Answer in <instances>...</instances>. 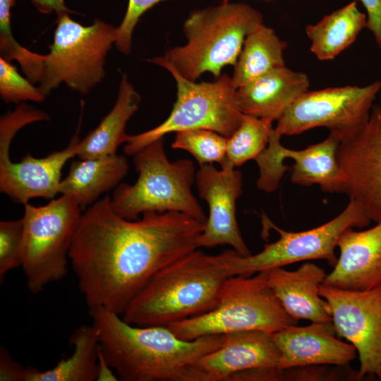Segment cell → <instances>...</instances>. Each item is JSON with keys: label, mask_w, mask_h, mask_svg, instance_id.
<instances>
[{"label": "cell", "mask_w": 381, "mask_h": 381, "mask_svg": "<svg viewBox=\"0 0 381 381\" xmlns=\"http://www.w3.org/2000/svg\"><path fill=\"white\" fill-rule=\"evenodd\" d=\"M102 353L122 381H196L193 365L224 334L185 340L168 327H140L102 307L89 308Z\"/></svg>", "instance_id": "7a4b0ae2"}, {"label": "cell", "mask_w": 381, "mask_h": 381, "mask_svg": "<svg viewBox=\"0 0 381 381\" xmlns=\"http://www.w3.org/2000/svg\"><path fill=\"white\" fill-rule=\"evenodd\" d=\"M140 102V95L123 75L113 108L99 125L81 140L77 156L81 159H87L116 153L119 146L128 140L126 125L138 111Z\"/></svg>", "instance_id": "603a6c76"}, {"label": "cell", "mask_w": 381, "mask_h": 381, "mask_svg": "<svg viewBox=\"0 0 381 381\" xmlns=\"http://www.w3.org/2000/svg\"><path fill=\"white\" fill-rule=\"evenodd\" d=\"M0 95L6 103L22 101L41 102L45 97L39 87L21 76L8 61L0 57Z\"/></svg>", "instance_id": "f546056e"}, {"label": "cell", "mask_w": 381, "mask_h": 381, "mask_svg": "<svg viewBox=\"0 0 381 381\" xmlns=\"http://www.w3.org/2000/svg\"><path fill=\"white\" fill-rule=\"evenodd\" d=\"M273 121L243 114L238 128L227 138L225 162L234 167L255 158L267 147Z\"/></svg>", "instance_id": "4316f807"}, {"label": "cell", "mask_w": 381, "mask_h": 381, "mask_svg": "<svg viewBox=\"0 0 381 381\" xmlns=\"http://www.w3.org/2000/svg\"><path fill=\"white\" fill-rule=\"evenodd\" d=\"M337 247L339 257L322 284L351 291L381 286V221L363 231L348 229Z\"/></svg>", "instance_id": "ac0fdd59"}, {"label": "cell", "mask_w": 381, "mask_h": 381, "mask_svg": "<svg viewBox=\"0 0 381 381\" xmlns=\"http://www.w3.org/2000/svg\"><path fill=\"white\" fill-rule=\"evenodd\" d=\"M49 115L25 104L14 111H8L0 119V158L9 156L11 143L16 133L23 126L40 121H47Z\"/></svg>", "instance_id": "1f68e13d"}, {"label": "cell", "mask_w": 381, "mask_h": 381, "mask_svg": "<svg viewBox=\"0 0 381 381\" xmlns=\"http://www.w3.org/2000/svg\"><path fill=\"white\" fill-rule=\"evenodd\" d=\"M110 202L106 195L82 213L69 261L88 308L121 315L155 274L199 248L205 224L174 211L128 220Z\"/></svg>", "instance_id": "6da1fadb"}, {"label": "cell", "mask_w": 381, "mask_h": 381, "mask_svg": "<svg viewBox=\"0 0 381 381\" xmlns=\"http://www.w3.org/2000/svg\"><path fill=\"white\" fill-rule=\"evenodd\" d=\"M174 78L177 97L169 117L157 127L128 135L125 154L133 156L166 134L193 129H208L229 138L238 128L243 114L235 102L231 78L224 73L214 82L195 83L182 77L170 66H164Z\"/></svg>", "instance_id": "9c48e42d"}, {"label": "cell", "mask_w": 381, "mask_h": 381, "mask_svg": "<svg viewBox=\"0 0 381 381\" xmlns=\"http://www.w3.org/2000/svg\"><path fill=\"white\" fill-rule=\"evenodd\" d=\"M81 214L80 207L66 195L45 205H24L21 267L32 294L42 291L66 275Z\"/></svg>", "instance_id": "ba28073f"}, {"label": "cell", "mask_w": 381, "mask_h": 381, "mask_svg": "<svg viewBox=\"0 0 381 381\" xmlns=\"http://www.w3.org/2000/svg\"><path fill=\"white\" fill-rule=\"evenodd\" d=\"M97 381H117L119 380L116 373H114V369L110 366L104 357L100 346L97 360Z\"/></svg>", "instance_id": "f35d334b"}, {"label": "cell", "mask_w": 381, "mask_h": 381, "mask_svg": "<svg viewBox=\"0 0 381 381\" xmlns=\"http://www.w3.org/2000/svg\"><path fill=\"white\" fill-rule=\"evenodd\" d=\"M128 169L126 157L116 153L74 160L68 175L61 181L59 193L70 196L84 208L94 204L102 193L116 188Z\"/></svg>", "instance_id": "7402d4cb"}, {"label": "cell", "mask_w": 381, "mask_h": 381, "mask_svg": "<svg viewBox=\"0 0 381 381\" xmlns=\"http://www.w3.org/2000/svg\"><path fill=\"white\" fill-rule=\"evenodd\" d=\"M264 272L268 286L294 320L332 321L329 306L319 292L320 285L327 276L324 269L306 262L294 271L274 267Z\"/></svg>", "instance_id": "d6986e66"}, {"label": "cell", "mask_w": 381, "mask_h": 381, "mask_svg": "<svg viewBox=\"0 0 381 381\" xmlns=\"http://www.w3.org/2000/svg\"><path fill=\"white\" fill-rule=\"evenodd\" d=\"M35 6L43 13H50L54 11L58 16L69 14L73 11L68 9L64 0H30Z\"/></svg>", "instance_id": "74e56055"}, {"label": "cell", "mask_w": 381, "mask_h": 381, "mask_svg": "<svg viewBox=\"0 0 381 381\" xmlns=\"http://www.w3.org/2000/svg\"><path fill=\"white\" fill-rule=\"evenodd\" d=\"M370 219L360 204L349 200L344 210L336 217L318 227L303 231H287L272 223L262 214L264 228H272L279 238L265 245L260 253L242 256L234 250L221 253L229 276H251L274 267L296 262L325 260L334 267L338 258L335 248L340 236L348 229L363 227Z\"/></svg>", "instance_id": "30bf717a"}, {"label": "cell", "mask_w": 381, "mask_h": 381, "mask_svg": "<svg viewBox=\"0 0 381 381\" xmlns=\"http://www.w3.org/2000/svg\"><path fill=\"white\" fill-rule=\"evenodd\" d=\"M309 86L306 73L283 66L237 88L235 102L243 114L277 121L296 99L308 91Z\"/></svg>", "instance_id": "ffe728a7"}, {"label": "cell", "mask_w": 381, "mask_h": 381, "mask_svg": "<svg viewBox=\"0 0 381 381\" xmlns=\"http://www.w3.org/2000/svg\"><path fill=\"white\" fill-rule=\"evenodd\" d=\"M287 44L274 30L263 23L246 37L241 52L234 65L231 77L236 89L267 72L285 66L284 51Z\"/></svg>", "instance_id": "484cf974"}, {"label": "cell", "mask_w": 381, "mask_h": 381, "mask_svg": "<svg viewBox=\"0 0 381 381\" xmlns=\"http://www.w3.org/2000/svg\"><path fill=\"white\" fill-rule=\"evenodd\" d=\"M262 23V14L244 3L195 10L183 25L187 43L149 61L170 66L192 81L205 72L219 78L224 66L235 65L246 37Z\"/></svg>", "instance_id": "277c9868"}, {"label": "cell", "mask_w": 381, "mask_h": 381, "mask_svg": "<svg viewBox=\"0 0 381 381\" xmlns=\"http://www.w3.org/2000/svg\"><path fill=\"white\" fill-rule=\"evenodd\" d=\"M280 352L272 334L244 330L224 334L222 344L193 365L196 381H228L238 372L255 368L274 367Z\"/></svg>", "instance_id": "2e32d148"}, {"label": "cell", "mask_w": 381, "mask_h": 381, "mask_svg": "<svg viewBox=\"0 0 381 381\" xmlns=\"http://www.w3.org/2000/svg\"><path fill=\"white\" fill-rule=\"evenodd\" d=\"M366 25V14L352 1L306 26L310 52L318 60H332L353 43Z\"/></svg>", "instance_id": "cb8c5ba5"}, {"label": "cell", "mask_w": 381, "mask_h": 381, "mask_svg": "<svg viewBox=\"0 0 381 381\" xmlns=\"http://www.w3.org/2000/svg\"><path fill=\"white\" fill-rule=\"evenodd\" d=\"M28 368H24L15 361L8 351L1 346L0 349V380L25 381Z\"/></svg>", "instance_id": "d590c367"}, {"label": "cell", "mask_w": 381, "mask_h": 381, "mask_svg": "<svg viewBox=\"0 0 381 381\" xmlns=\"http://www.w3.org/2000/svg\"><path fill=\"white\" fill-rule=\"evenodd\" d=\"M227 138L208 129L176 132L171 145L174 149L188 152L200 166L214 162L222 165L226 161Z\"/></svg>", "instance_id": "f1b7e54d"}, {"label": "cell", "mask_w": 381, "mask_h": 381, "mask_svg": "<svg viewBox=\"0 0 381 381\" xmlns=\"http://www.w3.org/2000/svg\"><path fill=\"white\" fill-rule=\"evenodd\" d=\"M72 354L51 369L28 367L25 381H93L97 378L99 341L92 325H81L71 335Z\"/></svg>", "instance_id": "d4e9b609"}, {"label": "cell", "mask_w": 381, "mask_h": 381, "mask_svg": "<svg viewBox=\"0 0 381 381\" xmlns=\"http://www.w3.org/2000/svg\"><path fill=\"white\" fill-rule=\"evenodd\" d=\"M229 0H223V3H227Z\"/></svg>", "instance_id": "ab89813d"}, {"label": "cell", "mask_w": 381, "mask_h": 381, "mask_svg": "<svg viewBox=\"0 0 381 381\" xmlns=\"http://www.w3.org/2000/svg\"><path fill=\"white\" fill-rule=\"evenodd\" d=\"M284 380H322L337 378L335 370H329L327 365H315L284 369Z\"/></svg>", "instance_id": "836d02e7"}, {"label": "cell", "mask_w": 381, "mask_h": 381, "mask_svg": "<svg viewBox=\"0 0 381 381\" xmlns=\"http://www.w3.org/2000/svg\"><path fill=\"white\" fill-rule=\"evenodd\" d=\"M16 0H0V52L7 61L14 59L20 65L27 78L38 83L43 54L35 53L21 46L13 37L11 28V9Z\"/></svg>", "instance_id": "83f0119b"}, {"label": "cell", "mask_w": 381, "mask_h": 381, "mask_svg": "<svg viewBox=\"0 0 381 381\" xmlns=\"http://www.w3.org/2000/svg\"><path fill=\"white\" fill-rule=\"evenodd\" d=\"M227 162L216 169L212 164L200 166L195 183L200 197L209 207L205 229L198 246L211 248L229 245L242 256L251 255L241 234L236 219V201L242 194V174Z\"/></svg>", "instance_id": "5bb4252c"}, {"label": "cell", "mask_w": 381, "mask_h": 381, "mask_svg": "<svg viewBox=\"0 0 381 381\" xmlns=\"http://www.w3.org/2000/svg\"><path fill=\"white\" fill-rule=\"evenodd\" d=\"M117 28L96 19L87 26L58 16L49 52L43 54L39 89L44 96L61 83L87 95L105 75L108 52L115 44Z\"/></svg>", "instance_id": "52a82bcc"}, {"label": "cell", "mask_w": 381, "mask_h": 381, "mask_svg": "<svg viewBox=\"0 0 381 381\" xmlns=\"http://www.w3.org/2000/svg\"><path fill=\"white\" fill-rule=\"evenodd\" d=\"M337 157L342 193L360 204L370 221H381V104L359 131L340 141Z\"/></svg>", "instance_id": "4fadbf2b"}, {"label": "cell", "mask_w": 381, "mask_h": 381, "mask_svg": "<svg viewBox=\"0 0 381 381\" xmlns=\"http://www.w3.org/2000/svg\"><path fill=\"white\" fill-rule=\"evenodd\" d=\"M80 141L76 133L66 148L45 157L36 158L27 153L16 163L10 157L0 159L1 193L23 205L36 198L53 199L59 193L61 170L71 158L78 155Z\"/></svg>", "instance_id": "9a60e30c"}, {"label": "cell", "mask_w": 381, "mask_h": 381, "mask_svg": "<svg viewBox=\"0 0 381 381\" xmlns=\"http://www.w3.org/2000/svg\"><path fill=\"white\" fill-rule=\"evenodd\" d=\"M281 137L273 128L267 147L282 162L287 158L294 160L292 183L303 186L316 184L326 192L342 193L344 176L337 157L340 143L338 136L329 133L323 141L301 150L284 147Z\"/></svg>", "instance_id": "44dd1931"}, {"label": "cell", "mask_w": 381, "mask_h": 381, "mask_svg": "<svg viewBox=\"0 0 381 381\" xmlns=\"http://www.w3.org/2000/svg\"><path fill=\"white\" fill-rule=\"evenodd\" d=\"M336 334L332 321L291 325L272 334L280 352L277 368L348 365L356 358L357 351L351 343L337 339Z\"/></svg>", "instance_id": "e0dca14e"}, {"label": "cell", "mask_w": 381, "mask_h": 381, "mask_svg": "<svg viewBox=\"0 0 381 381\" xmlns=\"http://www.w3.org/2000/svg\"><path fill=\"white\" fill-rule=\"evenodd\" d=\"M23 220L0 222V282L23 263Z\"/></svg>", "instance_id": "4dcf8cb0"}, {"label": "cell", "mask_w": 381, "mask_h": 381, "mask_svg": "<svg viewBox=\"0 0 381 381\" xmlns=\"http://www.w3.org/2000/svg\"><path fill=\"white\" fill-rule=\"evenodd\" d=\"M366 10V28L372 32L381 51V0H358Z\"/></svg>", "instance_id": "8d00e7d4"}, {"label": "cell", "mask_w": 381, "mask_h": 381, "mask_svg": "<svg viewBox=\"0 0 381 381\" xmlns=\"http://www.w3.org/2000/svg\"><path fill=\"white\" fill-rule=\"evenodd\" d=\"M281 381L284 380V370L262 367L245 370L231 375L228 381Z\"/></svg>", "instance_id": "e575fe53"}, {"label": "cell", "mask_w": 381, "mask_h": 381, "mask_svg": "<svg viewBox=\"0 0 381 381\" xmlns=\"http://www.w3.org/2000/svg\"><path fill=\"white\" fill-rule=\"evenodd\" d=\"M133 162L138 174L136 182L120 183L111 199V207L117 214L136 220L147 212L174 211L206 224L207 217L191 190L196 174L191 160L170 162L162 138L135 154Z\"/></svg>", "instance_id": "5b68a950"}, {"label": "cell", "mask_w": 381, "mask_h": 381, "mask_svg": "<svg viewBox=\"0 0 381 381\" xmlns=\"http://www.w3.org/2000/svg\"><path fill=\"white\" fill-rule=\"evenodd\" d=\"M229 277L221 254L197 248L155 274L121 318L136 326L168 327L204 314L217 306Z\"/></svg>", "instance_id": "3957f363"}, {"label": "cell", "mask_w": 381, "mask_h": 381, "mask_svg": "<svg viewBox=\"0 0 381 381\" xmlns=\"http://www.w3.org/2000/svg\"><path fill=\"white\" fill-rule=\"evenodd\" d=\"M319 292L329 306L337 333L358 353L357 380L370 375L381 380V286L351 291L321 284Z\"/></svg>", "instance_id": "7c38bea8"}, {"label": "cell", "mask_w": 381, "mask_h": 381, "mask_svg": "<svg viewBox=\"0 0 381 381\" xmlns=\"http://www.w3.org/2000/svg\"><path fill=\"white\" fill-rule=\"evenodd\" d=\"M380 90L381 81L376 80L363 87L347 85L307 91L287 108L277 121L274 130L282 136L325 127L341 141L366 123Z\"/></svg>", "instance_id": "8fae6325"}, {"label": "cell", "mask_w": 381, "mask_h": 381, "mask_svg": "<svg viewBox=\"0 0 381 381\" xmlns=\"http://www.w3.org/2000/svg\"><path fill=\"white\" fill-rule=\"evenodd\" d=\"M251 276L228 277L213 310L168 327L179 338L193 340L244 330L273 334L296 325L268 286L265 272Z\"/></svg>", "instance_id": "8992f818"}, {"label": "cell", "mask_w": 381, "mask_h": 381, "mask_svg": "<svg viewBox=\"0 0 381 381\" xmlns=\"http://www.w3.org/2000/svg\"><path fill=\"white\" fill-rule=\"evenodd\" d=\"M165 0H128L125 16L116 30L115 45L123 54H128L132 46V35L141 16L157 4Z\"/></svg>", "instance_id": "d6a6232c"}]
</instances>
